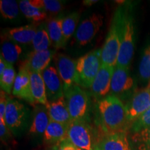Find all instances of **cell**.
I'll return each mask as SVG.
<instances>
[{
  "mask_svg": "<svg viewBox=\"0 0 150 150\" xmlns=\"http://www.w3.org/2000/svg\"><path fill=\"white\" fill-rule=\"evenodd\" d=\"M99 126L102 134L126 132L131 126L126 106L115 95H108L97 102Z\"/></svg>",
  "mask_w": 150,
  "mask_h": 150,
  "instance_id": "6da1fadb",
  "label": "cell"
},
{
  "mask_svg": "<svg viewBox=\"0 0 150 150\" xmlns=\"http://www.w3.org/2000/svg\"><path fill=\"white\" fill-rule=\"evenodd\" d=\"M119 15L120 30V48L117 59V66L129 67L135 47L134 18L129 11L123 7L117 9Z\"/></svg>",
  "mask_w": 150,
  "mask_h": 150,
  "instance_id": "7a4b0ae2",
  "label": "cell"
},
{
  "mask_svg": "<svg viewBox=\"0 0 150 150\" xmlns=\"http://www.w3.org/2000/svg\"><path fill=\"white\" fill-rule=\"evenodd\" d=\"M67 108L72 121H88L91 110V99L88 94L74 85L64 91Z\"/></svg>",
  "mask_w": 150,
  "mask_h": 150,
  "instance_id": "3957f363",
  "label": "cell"
},
{
  "mask_svg": "<svg viewBox=\"0 0 150 150\" xmlns=\"http://www.w3.org/2000/svg\"><path fill=\"white\" fill-rule=\"evenodd\" d=\"M102 50H94L76 61L79 86L85 88H91L102 66Z\"/></svg>",
  "mask_w": 150,
  "mask_h": 150,
  "instance_id": "277c9868",
  "label": "cell"
},
{
  "mask_svg": "<svg viewBox=\"0 0 150 150\" xmlns=\"http://www.w3.org/2000/svg\"><path fill=\"white\" fill-rule=\"evenodd\" d=\"M67 139L80 149L94 150L97 137L88 121H72L68 126Z\"/></svg>",
  "mask_w": 150,
  "mask_h": 150,
  "instance_id": "5b68a950",
  "label": "cell"
},
{
  "mask_svg": "<svg viewBox=\"0 0 150 150\" xmlns=\"http://www.w3.org/2000/svg\"><path fill=\"white\" fill-rule=\"evenodd\" d=\"M120 48V30L119 15L116 11L102 50V64L115 67L117 65Z\"/></svg>",
  "mask_w": 150,
  "mask_h": 150,
  "instance_id": "8992f818",
  "label": "cell"
},
{
  "mask_svg": "<svg viewBox=\"0 0 150 150\" xmlns=\"http://www.w3.org/2000/svg\"><path fill=\"white\" fill-rule=\"evenodd\" d=\"M29 111L22 103L8 97L5 112L6 127L15 134H19L27 125Z\"/></svg>",
  "mask_w": 150,
  "mask_h": 150,
  "instance_id": "52a82bcc",
  "label": "cell"
},
{
  "mask_svg": "<svg viewBox=\"0 0 150 150\" xmlns=\"http://www.w3.org/2000/svg\"><path fill=\"white\" fill-rule=\"evenodd\" d=\"M104 23V16L93 13L83 20L74 34V41L79 46H85L91 42L99 32Z\"/></svg>",
  "mask_w": 150,
  "mask_h": 150,
  "instance_id": "ba28073f",
  "label": "cell"
},
{
  "mask_svg": "<svg viewBox=\"0 0 150 150\" xmlns=\"http://www.w3.org/2000/svg\"><path fill=\"white\" fill-rule=\"evenodd\" d=\"M56 66L64 91L74 85L79 86L76 61L65 54H60L56 58Z\"/></svg>",
  "mask_w": 150,
  "mask_h": 150,
  "instance_id": "9c48e42d",
  "label": "cell"
},
{
  "mask_svg": "<svg viewBox=\"0 0 150 150\" xmlns=\"http://www.w3.org/2000/svg\"><path fill=\"white\" fill-rule=\"evenodd\" d=\"M149 108L150 91L149 86H147L136 91L127 104V116L130 125Z\"/></svg>",
  "mask_w": 150,
  "mask_h": 150,
  "instance_id": "30bf717a",
  "label": "cell"
},
{
  "mask_svg": "<svg viewBox=\"0 0 150 150\" xmlns=\"http://www.w3.org/2000/svg\"><path fill=\"white\" fill-rule=\"evenodd\" d=\"M94 150H131L126 132L102 134L97 138Z\"/></svg>",
  "mask_w": 150,
  "mask_h": 150,
  "instance_id": "8fae6325",
  "label": "cell"
},
{
  "mask_svg": "<svg viewBox=\"0 0 150 150\" xmlns=\"http://www.w3.org/2000/svg\"><path fill=\"white\" fill-rule=\"evenodd\" d=\"M48 102L64 97V89L59 73L55 67L49 66L42 72Z\"/></svg>",
  "mask_w": 150,
  "mask_h": 150,
  "instance_id": "7c38bea8",
  "label": "cell"
},
{
  "mask_svg": "<svg viewBox=\"0 0 150 150\" xmlns=\"http://www.w3.org/2000/svg\"><path fill=\"white\" fill-rule=\"evenodd\" d=\"M12 93L14 96L26 101L31 105H35V102L33 98L30 83V71L22 63L19 72L15 80Z\"/></svg>",
  "mask_w": 150,
  "mask_h": 150,
  "instance_id": "4fadbf2b",
  "label": "cell"
},
{
  "mask_svg": "<svg viewBox=\"0 0 150 150\" xmlns=\"http://www.w3.org/2000/svg\"><path fill=\"white\" fill-rule=\"evenodd\" d=\"M114 68V67L102 64L98 74L90 88L92 95L95 98L105 97L110 91V84Z\"/></svg>",
  "mask_w": 150,
  "mask_h": 150,
  "instance_id": "5bb4252c",
  "label": "cell"
},
{
  "mask_svg": "<svg viewBox=\"0 0 150 150\" xmlns=\"http://www.w3.org/2000/svg\"><path fill=\"white\" fill-rule=\"evenodd\" d=\"M134 79L129 74V67L116 65L110 84V92L112 95L117 97L118 95L127 93L134 87Z\"/></svg>",
  "mask_w": 150,
  "mask_h": 150,
  "instance_id": "9a60e30c",
  "label": "cell"
},
{
  "mask_svg": "<svg viewBox=\"0 0 150 150\" xmlns=\"http://www.w3.org/2000/svg\"><path fill=\"white\" fill-rule=\"evenodd\" d=\"M38 26V24H28L22 27L6 29L4 31L2 38L17 44H32Z\"/></svg>",
  "mask_w": 150,
  "mask_h": 150,
  "instance_id": "2e32d148",
  "label": "cell"
},
{
  "mask_svg": "<svg viewBox=\"0 0 150 150\" xmlns=\"http://www.w3.org/2000/svg\"><path fill=\"white\" fill-rule=\"evenodd\" d=\"M54 50H46L42 52L33 51L28 55L23 64L27 67L30 72H40L47 68L52 59L55 55Z\"/></svg>",
  "mask_w": 150,
  "mask_h": 150,
  "instance_id": "e0dca14e",
  "label": "cell"
},
{
  "mask_svg": "<svg viewBox=\"0 0 150 150\" xmlns=\"http://www.w3.org/2000/svg\"><path fill=\"white\" fill-rule=\"evenodd\" d=\"M50 120L69 125L72 122L67 108L65 96L53 102H47L46 105Z\"/></svg>",
  "mask_w": 150,
  "mask_h": 150,
  "instance_id": "ac0fdd59",
  "label": "cell"
},
{
  "mask_svg": "<svg viewBox=\"0 0 150 150\" xmlns=\"http://www.w3.org/2000/svg\"><path fill=\"white\" fill-rule=\"evenodd\" d=\"M68 126L69 125L50 120L43 134L45 143L51 146L59 145L61 142L67 139Z\"/></svg>",
  "mask_w": 150,
  "mask_h": 150,
  "instance_id": "d6986e66",
  "label": "cell"
},
{
  "mask_svg": "<svg viewBox=\"0 0 150 150\" xmlns=\"http://www.w3.org/2000/svg\"><path fill=\"white\" fill-rule=\"evenodd\" d=\"M50 122V118L46 106L41 104L35 106L29 133L35 136L43 135Z\"/></svg>",
  "mask_w": 150,
  "mask_h": 150,
  "instance_id": "ffe728a7",
  "label": "cell"
},
{
  "mask_svg": "<svg viewBox=\"0 0 150 150\" xmlns=\"http://www.w3.org/2000/svg\"><path fill=\"white\" fill-rule=\"evenodd\" d=\"M30 83L31 93L35 104L46 106L48 100L42 73L30 72Z\"/></svg>",
  "mask_w": 150,
  "mask_h": 150,
  "instance_id": "44dd1931",
  "label": "cell"
},
{
  "mask_svg": "<svg viewBox=\"0 0 150 150\" xmlns=\"http://www.w3.org/2000/svg\"><path fill=\"white\" fill-rule=\"evenodd\" d=\"M62 22L63 18L59 17L50 19L46 23L52 44L56 49L65 48L67 44L63 36Z\"/></svg>",
  "mask_w": 150,
  "mask_h": 150,
  "instance_id": "7402d4cb",
  "label": "cell"
},
{
  "mask_svg": "<svg viewBox=\"0 0 150 150\" xmlns=\"http://www.w3.org/2000/svg\"><path fill=\"white\" fill-rule=\"evenodd\" d=\"M33 51L42 52L48 50L52 45L46 23L39 24L37 32L32 42Z\"/></svg>",
  "mask_w": 150,
  "mask_h": 150,
  "instance_id": "603a6c76",
  "label": "cell"
},
{
  "mask_svg": "<svg viewBox=\"0 0 150 150\" xmlns=\"http://www.w3.org/2000/svg\"><path fill=\"white\" fill-rule=\"evenodd\" d=\"M19 6L24 16L35 23H39L47 18L48 13L45 11L32 6L29 4V0L20 1Z\"/></svg>",
  "mask_w": 150,
  "mask_h": 150,
  "instance_id": "cb8c5ba5",
  "label": "cell"
},
{
  "mask_svg": "<svg viewBox=\"0 0 150 150\" xmlns=\"http://www.w3.org/2000/svg\"><path fill=\"white\" fill-rule=\"evenodd\" d=\"M22 50L17 43L10 40H4L1 44V56L8 64L13 65L18 61Z\"/></svg>",
  "mask_w": 150,
  "mask_h": 150,
  "instance_id": "d4e9b609",
  "label": "cell"
},
{
  "mask_svg": "<svg viewBox=\"0 0 150 150\" xmlns=\"http://www.w3.org/2000/svg\"><path fill=\"white\" fill-rule=\"evenodd\" d=\"M29 1L32 6L43 9L50 14L58 13L64 8V1L59 0H29Z\"/></svg>",
  "mask_w": 150,
  "mask_h": 150,
  "instance_id": "484cf974",
  "label": "cell"
},
{
  "mask_svg": "<svg viewBox=\"0 0 150 150\" xmlns=\"http://www.w3.org/2000/svg\"><path fill=\"white\" fill-rule=\"evenodd\" d=\"M80 16L77 12H73L68 16L63 18L62 22V29H63V36L65 42L70 40L73 33H74L76 26H77Z\"/></svg>",
  "mask_w": 150,
  "mask_h": 150,
  "instance_id": "4316f807",
  "label": "cell"
},
{
  "mask_svg": "<svg viewBox=\"0 0 150 150\" xmlns=\"http://www.w3.org/2000/svg\"><path fill=\"white\" fill-rule=\"evenodd\" d=\"M16 70L13 65L8 64L6 69L2 74L0 75V86L1 91L6 94H11L13 88L14 82L16 78Z\"/></svg>",
  "mask_w": 150,
  "mask_h": 150,
  "instance_id": "83f0119b",
  "label": "cell"
},
{
  "mask_svg": "<svg viewBox=\"0 0 150 150\" xmlns=\"http://www.w3.org/2000/svg\"><path fill=\"white\" fill-rule=\"evenodd\" d=\"M19 6L18 2L14 0H1L0 12L1 16L6 20H14L19 16Z\"/></svg>",
  "mask_w": 150,
  "mask_h": 150,
  "instance_id": "f1b7e54d",
  "label": "cell"
},
{
  "mask_svg": "<svg viewBox=\"0 0 150 150\" xmlns=\"http://www.w3.org/2000/svg\"><path fill=\"white\" fill-rule=\"evenodd\" d=\"M139 75L144 81H150V45L142 52L139 64Z\"/></svg>",
  "mask_w": 150,
  "mask_h": 150,
  "instance_id": "f546056e",
  "label": "cell"
},
{
  "mask_svg": "<svg viewBox=\"0 0 150 150\" xmlns=\"http://www.w3.org/2000/svg\"><path fill=\"white\" fill-rule=\"evenodd\" d=\"M132 139L138 145V150H150V127L135 133Z\"/></svg>",
  "mask_w": 150,
  "mask_h": 150,
  "instance_id": "4dcf8cb0",
  "label": "cell"
},
{
  "mask_svg": "<svg viewBox=\"0 0 150 150\" xmlns=\"http://www.w3.org/2000/svg\"><path fill=\"white\" fill-rule=\"evenodd\" d=\"M131 127L134 134L150 127V108L137 118Z\"/></svg>",
  "mask_w": 150,
  "mask_h": 150,
  "instance_id": "1f68e13d",
  "label": "cell"
},
{
  "mask_svg": "<svg viewBox=\"0 0 150 150\" xmlns=\"http://www.w3.org/2000/svg\"><path fill=\"white\" fill-rule=\"evenodd\" d=\"M8 98V97L7 96V94L5 92L1 91V95H0V121L5 122L4 117Z\"/></svg>",
  "mask_w": 150,
  "mask_h": 150,
  "instance_id": "d6a6232c",
  "label": "cell"
},
{
  "mask_svg": "<svg viewBox=\"0 0 150 150\" xmlns=\"http://www.w3.org/2000/svg\"><path fill=\"white\" fill-rule=\"evenodd\" d=\"M10 130L6 127L5 122L0 121V136H1V140H5L8 139Z\"/></svg>",
  "mask_w": 150,
  "mask_h": 150,
  "instance_id": "836d02e7",
  "label": "cell"
},
{
  "mask_svg": "<svg viewBox=\"0 0 150 150\" xmlns=\"http://www.w3.org/2000/svg\"><path fill=\"white\" fill-rule=\"evenodd\" d=\"M59 150H79V148L73 145L67 139H65L59 144Z\"/></svg>",
  "mask_w": 150,
  "mask_h": 150,
  "instance_id": "e575fe53",
  "label": "cell"
},
{
  "mask_svg": "<svg viewBox=\"0 0 150 150\" xmlns=\"http://www.w3.org/2000/svg\"><path fill=\"white\" fill-rule=\"evenodd\" d=\"M8 63L3 59V57L0 56V75L2 74L4 70L6 69Z\"/></svg>",
  "mask_w": 150,
  "mask_h": 150,
  "instance_id": "d590c367",
  "label": "cell"
},
{
  "mask_svg": "<svg viewBox=\"0 0 150 150\" xmlns=\"http://www.w3.org/2000/svg\"><path fill=\"white\" fill-rule=\"evenodd\" d=\"M97 2H98V1H97V0H85V1H83V5L85 6H92Z\"/></svg>",
  "mask_w": 150,
  "mask_h": 150,
  "instance_id": "8d00e7d4",
  "label": "cell"
},
{
  "mask_svg": "<svg viewBox=\"0 0 150 150\" xmlns=\"http://www.w3.org/2000/svg\"><path fill=\"white\" fill-rule=\"evenodd\" d=\"M49 150H59V145H56L54 146H52Z\"/></svg>",
  "mask_w": 150,
  "mask_h": 150,
  "instance_id": "74e56055",
  "label": "cell"
},
{
  "mask_svg": "<svg viewBox=\"0 0 150 150\" xmlns=\"http://www.w3.org/2000/svg\"><path fill=\"white\" fill-rule=\"evenodd\" d=\"M148 86H149V91H150V81L149 82V84H148Z\"/></svg>",
  "mask_w": 150,
  "mask_h": 150,
  "instance_id": "f35d334b",
  "label": "cell"
},
{
  "mask_svg": "<svg viewBox=\"0 0 150 150\" xmlns=\"http://www.w3.org/2000/svg\"><path fill=\"white\" fill-rule=\"evenodd\" d=\"M79 150H83V149H79Z\"/></svg>",
  "mask_w": 150,
  "mask_h": 150,
  "instance_id": "ab89813d",
  "label": "cell"
}]
</instances>
